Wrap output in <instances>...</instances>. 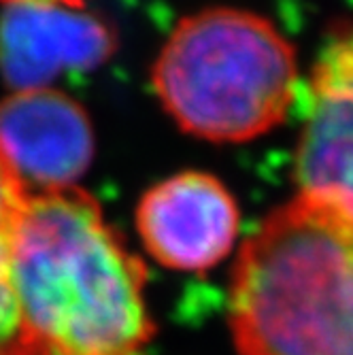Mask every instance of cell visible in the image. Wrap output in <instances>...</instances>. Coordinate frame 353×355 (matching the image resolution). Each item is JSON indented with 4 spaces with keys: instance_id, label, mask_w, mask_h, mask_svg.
I'll use <instances>...</instances> for the list:
<instances>
[{
    "instance_id": "obj_8",
    "label": "cell",
    "mask_w": 353,
    "mask_h": 355,
    "mask_svg": "<svg viewBox=\"0 0 353 355\" xmlns=\"http://www.w3.org/2000/svg\"><path fill=\"white\" fill-rule=\"evenodd\" d=\"M13 355H69V353H62L58 349H51L47 345H41V343H37V340H32V338L26 336V340L19 345V349Z\"/></svg>"
},
{
    "instance_id": "obj_1",
    "label": "cell",
    "mask_w": 353,
    "mask_h": 355,
    "mask_svg": "<svg viewBox=\"0 0 353 355\" xmlns=\"http://www.w3.org/2000/svg\"><path fill=\"white\" fill-rule=\"evenodd\" d=\"M26 336L69 355H135L151 336L145 266L75 185L26 196L9 245Z\"/></svg>"
},
{
    "instance_id": "obj_6",
    "label": "cell",
    "mask_w": 353,
    "mask_h": 355,
    "mask_svg": "<svg viewBox=\"0 0 353 355\" xmlns=\"http://www.w3.org/2000/svg\"><path fill=\"white\" fill-rule=\"evenodd\" d=\"M115 51L111 28L85 5L13 0L0 17V73L19 89H43L58 75L92 71Z\"/></svg>"
},
{
    "instance_id": "obj_5",
    "label": "cell",
    "mask_w": 353,
    "mask_h": 355,
    "mask_svg": "<svg viewBox=\"0 0 353 355\" xmlns=\"http://www.w3.org/2000/svg\"><path fill=\"white\" fill-rule=\"evenodd\" d=\"M137 228L162 266L209 270L234 247L239 209L219 179L187 171L145 191L137 207Z\"/></svg>"
},
{
    "instance_id": "obj_7",
    "label": "cell",
    "mask_w": 353,
    "mask_h": 355,
    "mask_svg": "<svg viewBox=\"0 0 353 355\" xmlns=\"http://www.w3.org/2000/svg\"><path fill=\"white\" fill-rule=\"evenodd\" d=\"M0 153L24 185L71 187L92 162V123L67 94L17 92L0 103Z\"/></svg>"
},
{
    "instance_id": "obj_3",
    "label": "cell",
    "mask_w": 353,
    "mask_h": 355,
    "mask_svg": "<svg viewBox=\"0 0 353 355\" xmlns=\"http://www.w3.org/2000/svg\"><path fill=\"white\" fill-rule=\"evenodd\" d=\"M151 83L181 130L241 143L277 128L296 98V51L264 17L207 9L183 17L160 51Z\"/></svg>"
},
{
    "instance_id": "obj_9",
    "label": "cell",
    "mask_w": 353,
    "mask_h": 355,
    "mask_svg": "<svg viewBox=\"0 0 353 355\" xmlns=\"http://www.w3.org/2000/svg\"><path fill=\"white\" fill-rule=\"evenodd\" d=\"M3 3H13V0H3ZM62 3H69V5H77V7L85 5V3H83V0H62Z\"/></svg>"
},
{
    "instance_id": "obj_4",
    "label": "cell",
    "mask_w": 353,
    "mask_h": 355,
    "mask_svg": "<svg viewBox=\"0 0 353 355\" xmlns=\"http://www.w3.org/2000/svg\"><path fill=\"white\" fill-rule=\"evenodd\" d=\"M294 177L300 198L353 223V24L334 32L311 69Z\"/></svg>"
},
{
    "instance_id": "obj_2",
    "label": "cell",
    "mask_w": 353,
    "mask_h": 355,
    "mask_svg": "<svg viewBox=\"0 0 353 355\" xmlns=\"http://www.w3.org/2000/svg\"><path fill=\"white\" fill-rule=\"evenodd\" d=\"M241 355H353V223L307 198L243 247L230 296Z\"/></svg>"
}]
</instances>
